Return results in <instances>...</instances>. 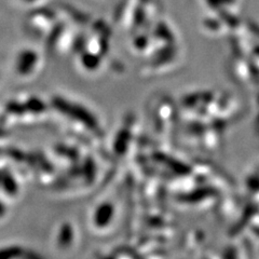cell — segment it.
<instances>
[{"instance_id": "1", "label": "cell", "mask_w": 259, "mask_h": 259, "mask_svg": "<svg viewBox=\"0 0 259 259\" xmlns=\"http://www.w3.org/2000/svg\"><path fill=\"white\" fill-rule=\"evenodd\" d=\"M38 62L37 54L34 51H24L22 52L15 63V69L20 75H29L35 69Z\"/></svg>"}, {"instance_id": "2", "label": "cell", "mask_w": 259, "mask_h": 259, "mask_svg": "<svg viewBox=\"0 0 259 259\" xmlns=\"http://www.w3.org/2000/svg\"><path fill=\"white\" fill-rule=\"evenodd\" d=\"M24 253V250L20 246H9L0 249V258H14L20 257Z\"/></svg>"}, {"instance_id": "3", "label": "cell", "mask_w": 259, "mask_h": 259, "mask_svg": "<svg viewBox=\"0 0 259 259\" xmlns=\"http://www.w3.org/2000/svg\"><path fill=\"white\" fill-rule=\"evenodd\" d=\"M26 107L29 111H32V112H36V113H39L44 111V103L40 101L39 99H30L27 104H26Z\"/></svg>"}, {"instance_id": "4", "label": "cell", "mask_w": 259, "mask_h": 259, "mask_svg": "<svg viewBox=\"0 0 259 259\" xmlns=\"http://www.w3.org/2000/svg\"><path fill=\"white\" fill-rule=\"evenodd\" d=\"M3 181H4L3 184H4V187H5L6 191L9 194H15L18 190H16V184H15L13 178L10 175L5 176Z\"/></svg>"}]
</instances>
